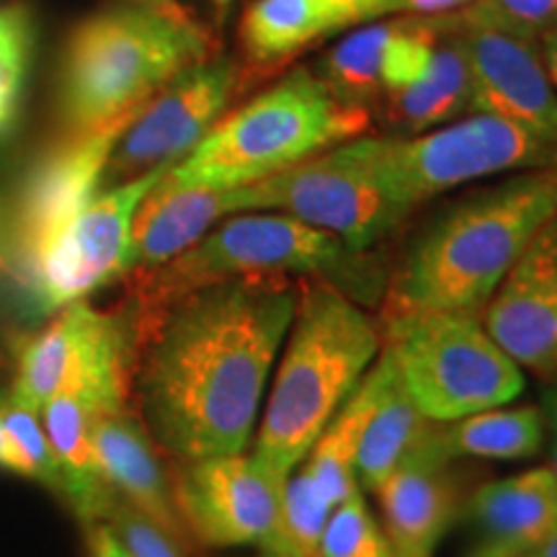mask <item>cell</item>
Wrapping results in <instances>:
<instances>
[{
	"mask_svg": "<svg viewBox=\"0 0 557 557\" xmlns=\"http://www.w3.org/2000/svg\"><path fill=\"white\" fill-rule=\"evenodd\" d=\"M0 418H3V426L18 451L21 475L37 478L54 491H62L58 462H54L50 442L37 421V410L5 393L0 395Z\"/></svg>",
	"mask_w": 557,
	"mask_h": 557,
	"instance_id": "cell-30",
	"label": "cell"
},
{
	"mask_svg": "<svg viewBox=\"0 0 557 557\" xmlns=\"http://www.w3.org/2000/svg\"><path fill=\"white\" fill-rule=\"evenodd\" d=\"M250 81L256 83L243 60L230 54H212L178 73L139 107L116 137L103 186L111 189L181 163L227 114L230 103Z\"/></svg>",
	"mask_w": 557,
	"mask_h": 557,
	"instance_id": "cell-12",
	"label": "cell"
},
{
	"mask_svg": "<svg viewBox=\"0 0 557 557\" xmlns=\"http://www.w3.org/2000/svg\"><path fill=\"white\" fill-rule=\"evenodd\" d=\"M173 498L191 542L256 547L261 555L299 557L284 521V483L253 455L176 462Z\"/></svg>",
	"mask_w": 557,
	"mask_h": 557,
	"instance_id": "cell-11",
	"label": "cell"
},
{
	"mask_svg": "<svg viewBox=\"0 0 557 557\" xmlns=\"http://www.w3.org/2000/svg\"><path fill=\"white\" fill-rule=\"evenodd\" d=\"M438 426L442 423L423 416V410L410 400L398 377V369L393 364L385 393L369 418L359 444L357 483L361 491L374 493V487L406 465H442L434 451Z\"/></svg>",
	"mask_w": 557,
	"mask_h": 557,
	"instance_id": "cell-25",
	"label": "cell"
},
{
	"mask_svg": "<svg viewBox=\"0 0 557 557\" xmlns=\"http://www.w3.org/2000/svg\"><path fill=\"white\" fill-rule=\"evenodd\" d=\"M470 65V114H491L557 139V94L547 78L540 39L455 13Z\"/></svg>",
	"mask_w": 557,
	"mask_h": 557,
	"instance_id": "cell-15",
	"label": "cell"
},
{
	"mask_svg": "<svg viewBox=\"0 0 557 557\" xmlns=\"http://www.w3.org/2000/svg\"><path fill=\"white\" fill-rule=\"evenodd\" d=\"M94 449L111 491L171 534L178 545H189L191 537L173 498V478L160 457L163 451L145 431L132 406L96 413Z\"/></svg>",
	"mask_w": 557,
	"mask_h": 557,
	"instance_id": "cell-18",
	"label": "cell"
},
{
	"mask_svg": "<svg viewBox=\"0 0 557 557\" xmlns=\"http://www.w3.org/2000/svg\"><path fill=\"white\" fill-rule=\"evenodd\" d=\"M209 3H212L214 9H218L220 16H225V11L230 9V5H233V0H209Z\"/></svg>",
	"mask_w": 557,
	"mask_h": 557,
	"instance_id": "cell-39",
	"label": "cell"
},
{
	"mask_svg": "<svg viewBox=\"0 0 557 557\" xmlns=\"http://www.w3.org/2000/svg\"><path fill=\"white\" fill-rule=\"evenodd\" d=\"M32 16L26 5H0V132L13 122L32 54Z\"/></svg>",
	"mask_w": 557,
	"mask_h": 557,
	"instance_id": "cell-29",
	"label": "cell"
},
{
	"mask_svg": "<svg viewBox=\"0 0 557 557\" xmlns=\"http://www.w3.org/2000/svg\"><path fill=\"white\" fill-rule=\"evenodd\" d=\"M470 65L457 37L455 13H447L434 50L400 88L380 101V109L395 135L413 137L462 120L470 114Z\"/></svg>",
	"mask_w": 557,
	"mask_h": 557,
	"instance_id": "cell-21",
	"label": "cell"
},
{
	"mask_svg": "<svg viewBox=\"0 0 557 557\" xmlns=\"http://www.w3.org/2000/svg\"><path fill=\"white\" fill-rule=\"evenodd\" d=\"M150 3H171V0H150Z\"/></svg>",
	"mask_w": 557,
	"mask_h": 557,
	"instance_id": "cell-42",
	"label": "cell"
},
{
	"mask_svg": "<svg viewBox=\"0 0 557 557\" xmlns=\"http://www.w3.org/2000/svg\"><path fill=\"white\" fill-rule=\"evenodd\" d=\"M462 13L529 39L557 29V0H472Z\"/></svg>",
	"mask_w": 557,
	"mask_h": 557,
	"instance_id": "cell-31",
	"label": "cell"
},
{
	"mask_svg": "<svg viewBox=\"0 0 557 557\" xmlns=\"http://www.w3.org/2000/svg\"><path fill=\"white\" fill-rule=\"evenodd\" d=\"M472 557H529V555H472Z\"/></svg>",
	"mask_w": 557,
	"mask_h": 557,
	"instance_id": "cell-41",
	"label": "cell"
},
{
	"mask_svg": "<svg viewBox=\"0 0 557 557\" xmlns=\"http://www.w3.org/2000/svg\"><path fill=\"white\" fill-rule=\"evenodd\" d=\"M243 276H292L325 282L361 308L382 302L387 271L372 250L282 212H240L214 225L205 238L163 267L132 271L127 305L135 320L163 312L178 297Z\"/></svg>",
	"mask_w": 557,
	"mask_h": 557,
	"instance_id": "cell-5",
	"label": "cell"
},
{
	"mask_svg": "<svg viewBox=\"0 0 557 557\" xmlns=\"http://www.w3.org/2000/svg\"><path fill=\"white\" fill-rule=\"evenodd\" d=\"M389 372H393V361L380 348L377 361L364 374V380L359 382V387L354 389L351 398L331 418L329 426H325L318 442L312 444L308 457L295 470V475L325 506L336 508L351 493L361 491L357 483L359 444L361 436H364L369 418H372L382 393H385Z\"/></svg>",
	"mask_w": 557,
	"mask_h": 557,
	"instance_id": "cell-23",
	"label": "cell"
},
{
	"mask_svg": "<svg viewBox=\"0 0 557 557\" xmlns=\"http://www.w3.org/2000/svg\"><path fill=\"white\" fill-rule=\"evenodd\" d=\"M470 513L483 537L472 555H532L557 527L555 472L545 465L491 480L472 496Z\"/></svg>",
	"mask_w": 557,
	"mask_h": 557,
	"instance_id": "cell-22",
	"label": "cell"
},
{
	"mask_svg": "<svg viewBox=\"0 0 557 557\" xmlns=\"http://www.w3.org/2000/svg\"><path fill=\"white\" fill-rule=\"evenodd\" d=\"M547 410H557V393H553L547 398Z\"/></svg>",
	"mask_w": 557,
	"mask_h": 557,
	"instance_id": "cell-40",
	"label": "cell"
},
{
	"mask_svg": "<svg viewBox=\"0 0 557 557\" xmlns=\"http://www.w3.org/2000/svg\"><path fill=\"white\" fill-rule=\"evenodd\" d=\"M557 209V169L513 173L444 209L387 276L380 315H483L534 233Z\"/></svg>",
	"mask_w": 557,
	"mask_h": 557,
	"instance_id": "cell-2",
	"label": "cell"
},
{
	"mask_svg": "<svg viewBox=\"0 0 557 557\" xmlns=\"http://www.w3.org/2000/svg\"><path fill=\"white\" fill-rule=\"evenodd\" d=\"M529 557H557V527L547 534V540L542 542V545L534 549Z\"/></svg>",
	"mask_w": 557,
	"mask_h": 557,
	"instance_id": "cell-37",
	"label": "cell"
},
{
	"mask_svg": "<svg viewBox=\"0 0 557 557\" xmlns=\"http://www.w3.org/2000/svg\"><path fill=\"white\" fill-rule=\"evenodd\" d=\"M88 529V557H132L122 540L107 521H90Z\"/></svg>",
	"mask_w": 557,
	"mask_h": 557,
	"instance_id": "cell-34",
	"label": "cell"
},
{
	"mask_svg": "<svg viewBox=\"0 0 557 557\" xmlns=\"http://www.w3.org/2000/svg\"><path fill=\"white\" fill-rule=\"evenodd\" d=\"M299 287L292 276L227 278L135 320L132 410L165 457L248 451Z\"/></svg>",
	"mask_w": 557,
	"mask_h": 557,
	"instance_id": "cell-1",
	"label": "cell"
},
{
	"mask_svg": "<svg viewBox=\"0 0 557 557\" xmlns=\"http://www.w3.org/2000/svg\"><path fill=\"white\" fill-rule=\"evenodd\" d=\"M107 524L114 529L116 537L122 540V545L127 547L132 557H184L181 555L184 545H178L171 534H165L148 517H143L127 500L116 498L107 517Z\"/></svg>",
	"mask_w": 557,
	"mask_h": 557,
	"instance_id": "cell-32",
	"label": "cell"
},
{
	"mask_svg": "<svg viewBox=\"0 0 557 557\" xmlns=\"http://www.w3.org/2000/svg\"><path fill=\"white\" fill-rule=\"evenodd\" d=\"M248 212L289 214L359 250H372L410 218L369 165L357 137L250 184Z\"/></svg>",
	"mask_w": 557,
	"mask_h": 557,
	"instance_id": "cell-10",
	"label": "cell"
},
{
	"mask_svg": "<svg viewBox=\"0 0 557 557\" xmlns=\"http://www.w3.org/2000/svg\"><path fill=\"white\" fill-rule=\"evenodd\" d=\"M261 557H276V555H261Z\"/></svg>",
	"mask_w": 557,
	"mask_h": 557,
	"instance_id": "cell-43",
	"label": "cell"
},
{
	"mask_svg": "<svg viewBox=\"0 0 557 557\" xmlns=\"http://www.w3.org/2000/svg\"><path fill=\"white\" fill-rule=\"evenodd\" d=\"M542 444H545V416L540 413V408L498 406L442 423L434 451L442 465L462 457L513 462V459L534 457Z\"/></svg>",
	"mask_w": 557,
	"mask_h": 557,
	"instance_id": "cell-26",
	"label": "cell"
},
{
	"mask_svg": "<svg viewBox=\"0 0 557 557\" xmlns=\"http://www.w3.org/2000/svg\"><path fill=\"white\" fill-rule=\"evenodd\" d=\"M165 171L169 169L150 171L101 191L39 250L29 271L21 276L39 312L67 308L90 292L127 276L132 220L139 201Z\"/></svg>",
	"mask_w": 557,
	"mask_h": 557,
	"instance_id": "cell-13",
	"label": "cell"
},
{
	"mask_svg": "<svg viewBox=\"0 0 557 557\" xmlns=\"http://www.w3.org/2000/svg\"><path fill=\"white\" fill-rule=\"evenodd\" d=\"M372 114L341 103L308 65L289 67L267 90L227 111L189 156L169 169L173 184L238 189L318 152L361 137Z\"/></svg>",
	"mask_w": 557,
	"mask_h": 557,
	"instance_id": "cell-6",
	"label": "cell"
},
{
	"mask_svg": "<svg viewBox=\"0 0 557 557\" xmlns=\"http://www.w3.org/2000/svg\"><path fill=\"white\" fill-rule=\"evenodd\" d=\"M11 395L34 410L60 393H78L101 410L132 406L137 329L129 305L96 310L67 305L50 325L13 346Z\"/></svg>",
	"mask_w": 557,
	"mask_h": 557,
	"instance_id": "cell-9",
	"label": "cell"
},
{
	"mask_svg": "<svg viewBox=\"0 0 557 557\" xmlns=\"http://www.w3.org/2000/svg\"><path fill=\"white\" fill-rule=\"evenodd\" d=\"M361 24H369L367 0H250L238 21L243 65L256 81L269 78Z\"/></svg>",
	"mask_w": 557,
	"mask_h": 557,
	"instance_id": "cell-17",
	"label": "cell"
},
{
	"mask_svg": "<svg viewBox=\"0 0 557 557\" xmlns=\"http://www.w3.org/2000/svg\"><path fill=\"white\" fill-rule=\"evenodd\" d=\"M398 29V18H380L351 29L318 62V78L341 103L354 109L380 107L385 90V65L389 41Z\"/></svg>",
	"mask_w": 557,
	"mask_h": 557,
	"instance_id": "cell-27",
	"label": "cell"
},
{
	"mask_svg": "<svg viewBox=\"0 0 557 557\" xmlns=\"http://www.w3.org/2000/svg\"><path fill=\"white\" fill-rule=\"evenodd\" d=\"M382 351L393 359L410 400L436 423L508 406L524 372L472 312L380 315Z\"/></svg>",
	"mask_w": 557,
	"mask_h": 557,
	"instance_id": "cell-7",
	"label": "cell"
},
{
	"mask_svg": "<svg viewBox=\"0 0 557 557\" xmlns=\"http://www.w3.org/2000/svg\"><path fill=\"white\" fill-rule=\"evenodd\" d=\"M129 120L94 135L65 137L26 176L9 227V256L18 278L29 271L39 250L60 233L62 225L90 199L99 197L111 148Z\"/></svg>",
	"mask_w": 557,
	"mask_h": 557,
	"instance_id": "cell-14",
	"label": "cell"
},
{
	"mask_svg": "<svg viewBox=\"0 0 557 557\" xmlns=\"http://www.w3.org/2000/svg\"><path fill=\"white\" fill-rule=\"evenodd\" d=\"M540 54H542V62H545L547 78L553 83L557 94V29L547 32L545 37H540Z\"/></svg>",
	"mask_w": 557,
	"mask_h": 557,
	"instance_id": "cell-35",
	"label": "cell"
},
{
	"mask_svg": "<svg viewBox=\"0 0 557 557\" xmlns=\"http://www.w3.org/2000/svg\"><path fill=\"white\" fill-rule=\"evenodd\" d=\"M41 410H45L47 442L60 470V493L86 524L107 521L111 506L120 496L103 480L94 449V418L101 408L78 393H60L45 403Z\"/></svg>",
	"mask_w": 557,
	"mask_h": 557,
	"instance_id": "cell-24",
	"label": "cell"
},
{
	"mask_svg": "<svg viewBox=\"0 0 557 557\" xmlns=\"http://www.w3.org/2000/svg\"><path fill=\"white\" fill-rule=\"evenodd\" d=\"M169 173V171H165ZM139 201L132 220L129 271L163 267L233 214L248 212V189H209V186H181L169 176Z\"/></svg>",
	"mask_w": 557,
	"mask_h": 557,
	"instance_id": "cell-19",
	"label": "cell"
},
{
	"mask_svg": "<svg viewBox=\"0 0 557 557\" xmlns=\"http://www.w3.org/2000/svg\"><path fill=\"white\" fill-rule=\"evenodd\" d=\"M472 0H367L369 21L395 16H447L468 9Z\"/></svg>",
	"mask_w": 557,
	"mask_h": 557,
	"instance_id": "cell-33",
	"label": "cell"
},
{
	"mask_svg": "<svg viewBox=\"0 0 557 557\" xmlns=\"http://www.w3.org/2000/svg\"><path fill=\"white\" fill-rule=\"evenodd\" d=\"M212 54L218 39L176 0L90 13L62 47L58 114L65 137L129 120L165 83Z\"/></svg>",
	"mask_w": 557,
	"mask_h": 557,
	"instance_id": "cell-4",
	"label": "cell"
},
{
	"mask_svg": "<svg viewBox=\"0 0 557 557\" xmlns=\"http://www.w3.org/2000/svg\"><path fill=\"white\" fill-rule=\"evenodd\" d=\"M320 557H395L361 491L333 508L320 537Z\"/></svg>",
	"mask_w": 557,
	"mask_h": 557,
	"instance_id": "cell-28",
	"label": "cell"
},
{
	"mask_svg": "<svg viewBox=\"0 0 557 557\" xmlns=\"http://www.w3.org/2000/svg\"><path fill=\"white\" fill-rule=\"evenodd\" d=\"M357 139L382 184L410 214L472 181L557 169L555 137L491 114H465L413 137Z\"/></svg>",
	"mask_w": 557,
	"mask_h": 557,
	"instance_id": "cell-8",
	"label": "cell"
},
{
	"mask_svg": "<svg viewBox=\"0 0 557 557\" xmlns=\"http://www.w3.org/2000/svg\"><path fill=\"white\" fill-rule=\"evenodd\" d=\"M0 468L5 470H13L21 475V459H18V451L13 447L9 431L3 426V418H0Z\"/></svg>",
	"mask_w": 557,
	"mask_h": 557,
	"instance_id": "cell-36",
	"label": "cell"
},
{
	"mask_svg": "<svg viewBox=\"0 0 557 557\" xmlns=\"http://www.w3.org/2000/svg\"><path fill=\"white\" fill-rule=\"evenodd\" d=\"M377 318L325 282L302 278L271 372L250 455L287 480L380 357Z\"/></svg>",
	"mask_w": 557,
	"mask_h": 557,
	"instance_id": "cell-3",
	"label": "cell"
},
{
	"mask_svg": "<svg viewBox=\"0 0 557 557\" xmlns=\"http://www.w3.org/2000/svg\"><path fill=\"white\" fill-rule=\"evenodd\" d=\"M549 416V423H553V462H549V470L555 472V480H557V410H547Z\"/></svg>",
	"mask_w": 557,
	"mask_h": 557,
	"instance_id": "cell-38",
	"label": "cell"
},
{
	"mask_svg": "<svg viewBox=\"0 0 557 557\" xmlns=\"http://www.w3.org/2000/svg\"><path fill=\"white\" fill-rule=\"evenodd\" d=\"M374 496L395 557H431L457 519L459 487L449 465H406L374 487Z\"/></svg>",
	"mask_w": 557,
	"mask_h": 557,
	"instance_id": "cell-20",
	"label": "cell"
},
{
	"mask_svg": "<svg viewBox=\"0 0 557 557\" xmlns=\"http://www.w3.org/2000/svg\"><path fill=\"white\" fill-rule=\"evenodd\" d=\"M493 341L537 374H557V209L483 310Z\"/></svg>",
	"mask_w": 557,
	"mask_h": 557,
	"instance_id": "cell-16",
	"label": "cell"
}]
</instances>
